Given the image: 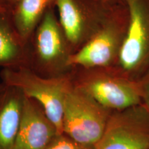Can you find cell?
Returning a JSON list of instances; mask_svg holds the SVG:
<instances>
[{
    "label": "cell",
    "instance_id": "obj_12",
    "mask_svg": "<svg viewBox=\"0 0 149 149\" xmlns=\"http://www.w3.org/2000/svg\"><path fill=\"white\" fill-rule=\"evenodd\" d=\"M29 61L26 44L13 25L8 13L0 15V66L14 68Z\"/></svg>",
    "mask_w": 149,
    "mask_h": 149
},
{
    "label": "cell",
    "instance_id": "obj_1",
    "mask_svg": "<svg viewBox=\"0 0 149 149\" xmlns=\"http://www.w3.org/2000/svg\"><path fill=\"white\" fill-rule=\"evenodd\" d=\"M79 69L74 84L111 111L142 104L140 81L132 79L117 66Z\"/></svg>",
    "mask_w": 149,
    "mask_h": 149
},
{
    "label": "cell",
    "instance_id": "obj_7",
    "mask_svg": "<svg viewBox=\"0 0 149 149\" xmlns=\"http://www.w3.org/2000/svg\"><path fill=\"white\" fill-rule=\"evenodd\" d=\"M95 149H149V114L143 104L112 112Z\"/></svg>",
    "mask_w": 149,
    "mask_h": 149
},
{
    "label": "cell",
    "instance_id": "obj_13",
    "mask_svg": "<svg viewBox=\"0 0 149 149\" xmlns=\"http://www.w3.org/2000/svg\"><path fill=\"white\" fill-rule=\"evenodd\" d=\"M44 149H95V146L79 142L62 133L57 134Z\"/></svg>",
    "mask_w": 149,
    "mask_h": 149
},
{
    "label": "cell",
    "instance_id": "obj_6",
    "mask_svg": "<svg viewBox=\"0 0 149 149\" xmlns=\"http://www.w3.org/2000/svg\"><path fill=\"white\" fill-rule=\"evenodd\" d=\"M117 5L108 0H56L59 22L72 53L90 40Z\"/></svg>",
    "mask_w": 149,
    "mask_h": 149
},
{
    "label": "cell",
    "instance_id": "obj_16",
    "mask_svg": "<svg viewBox=\"0 0 149 149\" xmlns=\"http://www.w3.org/2000/svg\"><path fill=\"white\" fill-rule=\"evenodd\" d=\"M108 1L113 3H115V4L125 3V0H108Z\"/></svg>",
    "mask_w": 149,
    "mask_h": 149
},
{
    "label": "cell",
    "instance_id": "obj_15",
    "mask_svg": "<svg viewBox=\"0 0 149 149\" xmlns=\"http://www.w3.org/2000/svg\"><path fill=\"white\" fill-rule=\"evenodd\" d=\"M9 11V6L4 0H0V15L8 13Z\"/></svg>",
    "mask_w": 149,
    "mask_h": 149
},
{
    "label": "cell",
    "instance_id": "obj_9",
    "mask_svg": "<svg viewBox=\"0 0 149 149\" xmlns=\"http://www.w3.org/2000/svg\"><path fill=\"white\" fill-rule=\"evenodd\" d=\"M59 134L38 102L24 95L21 122L13 149H44Z\"/></svg>",
    "mask_w": 149,
    "mask_h": 149
},
{
    "label": "cell",
    "instance_id": "obj_5",
    "mask_svg": "<svg viewBox=\"0 0 149 149\" xmlns=\"http://www.w3.org/2000/svg\"><path fill=\"white\" fill-rule=\"evenodd\" d=\"M127 31L117 66L132 79L149 75V0H125Z\"/></svg>",
    "mask_w": 149,
    "mask_h": 149
},
{
    "label": "cell",
    "instance_id": "obj_3",
    "mask_svg": "<svg viewBox=\"0 0 149 149\" xmlns=\"http://www.w3.org/2000/svg\"><path fill=\"white\" fill-rule=\"evenodd\" d=\"M1 77L6 86L19 89L24 95L38 102L58 133H62L64 99L72 84L69 77L63 75L43 77L24 66L3 68Z\"/></svg>",
    "mask_w": 149,
    "mask_h": 149
},
{
    "label": "cell",
    "instance_id": "obj_2",
    "mask_svg": "<svg viewBox=\"0 0 149 149\" xmlns=\"http://www.w3.org/2000/svg\"><path fill=\"white\" fill-rule=\"evenodd\" d=\"M128 19L126 2L117 5L90 40L70 55L68 66L88 68L117 66Z\"/></svg>",
    "mask_w": 149,
    "mask_h": 149
},
{
    "label": "cell",
    "instance_id": "obj_14",
    "mask_svg": "<svg viewBox=\"0 0 149 149\" xmlns=\"http://www.w3.org/2000/svg\"><path fill=\"white\" fill-rule=\"evenodd\" d=\"M140 85L142 104L149 114V75L140 81Z\"/></svg>",
    "mask_w": 149,
    "mask_h": 149
},
{
    "label": "cell",
    "instance_id": "obj_11",
    "mask_svg": "<svg viewBox=\"0 0 149 149\" xmlns=\"http://www.w3.org/2000/svg\"><path fill=\"white\" fill-rule=\"evenodd\" d=\"M56 0H13L8 15L19 36L28 44L48 9L55 8Z\"/></svg>",
    "mask_w": 149,
    "mask_h": 149
},
{
    "label": "cell",
    "instance_id": "obj_10",
    "mask_svg": "<svg viewBox=\"0 0 149 149\" xmlns=\"http://www.w3.org/2000/svg\"><path fill=\"white\" fill-rule=\"evenodd\" d=\"M24 95L6 86L0 95V149H13L21 122Z\"/></svg>",
    "mask_w": 149,
    "mask_h": 149
},
{
    "label": "cell",
    "instance_id": "obj_17",
    "mask_svg": "<svg viewBox=\"0 0 149 149\" xmlns=\"http://www.w3.org/2000/svg\"><path fill=\"white\" fill-rule=\"evenodd\" d=\"M6 87V86L3 83L0 84V95H1V93L3 92V91L5 90Z\"/></svg>",
    "mask_w": 149,
    "mask_h": 149
},
{
    "label": "cell",
    "instance_id": "obj_8",
    "mask_svg": "<svg viewBox=\"0 0 149 149\" xmlns=\"http://www.w3.org/2000/svg\"><path fill=\"white\" fill-rule=\"evenodd\" d=\"M29 42L32 44L29 59L32 58L41 69L59 72L68 68V61L72 51L56 17L55 8L46 11Z\"/></svg>",
    "mask_w": 149,
    "mask_h": 149
},
{
    "label": "cell",
    "instance_id": "obj_18",
    "mask_svg": "<svg viewBox=\"0 0 149 149\" xmlns=\"http://www.w3.org/2000/svg\"><path fill=\"white\" fill-rule=\"evenodd\" d=\"M4 1H6V2L7 3H8V6L9 5H10V3H12L13 2V0H4Z\"/></svg>",
    "mask_w": 149,
    "mask_h": 149
},
{
    "label": "cell",
    "instance_id": "obj_4",
    "mask_svg": "<svg viewBox=\"0 0 149 149\" xmlns=\"http://www.w3.org/2000/svg\"><path fill=\"white\" fill-rule=\"evenodd\" d=\"M112 112L72 82L64 99L62 133L79 142L95 145Z\"/></svg>",
    "mask_w": 149,
    "mask_h": 149
}]
</instances>
